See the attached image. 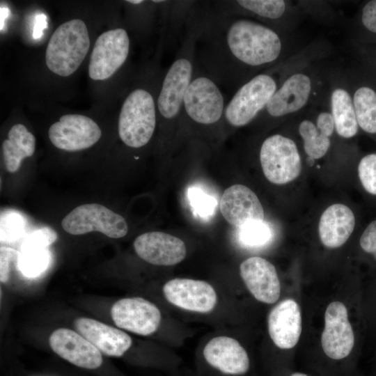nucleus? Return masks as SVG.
<instances>
[{
	"mask_svg": "<svg viewBox=\"0 0 376 376\" xmlns=\"http://www.w3.org/2000/svg\"><path fill=\"white\" fill-rule=\"evenodd\" d=\"M285 50L280 31L253 19L222 13L204 2L196 61L219 86L237 90L263 70L275 67Z\"/></svg>",
	"mask_w": 376,
	"mask_h": 376,
	"instance_id": "1",
	"label": "nucleus"
},
{
	"mask_svg": "<svg viewBox=\"0 0 376 376\" xmlns=\"http://www.w3.org/2000/svg\"><path fill=\"white\" fill-rule=\"evenodd\" d=\"M226 97L219 84L196 63L193 78L185 92L180 119L198 126L224 121Z\"/></svg>",
	"mask_w": 376,
	"mask_h": 376,
	"instance_id": "2",
	"label": "nucleus"
},
{
	"mask_svg": "<svg viewBox=\"0 0 376 376\" xmlns=\"http://www.w3.org/2000/svg\"><path fill=\"white\" fill-rule=\"evenodd\" d=\"M90 48V38L84 22L73 19L61 24L47 44L45 62L52 72L61 77L73 74Z\"/></svg>",
	"mask_w": 376,
	"mask_h": 376,
	"instance_id": "3",
	"label": "nucleus"
},
{
	"mask_svg": "<svg viewBox=\"0 0 376 376\" xmlns=\"http://www.w3.org/2000/svg\"><path fill=\"white\" fill-rule=\"evenodd\" d=\"M157 97L148 89L138 87L125 97L118 118V135L127 146L143 147L152 139L157 120Z\"/></svg>",
	"mask_w": 376,
	"mask_h": 376,
	"instance_id": "4",
	"label": "nucleus"
},
{
	"mask_svg": "<svg viewBox=\"0 0 376 376\" xmlns=\"http://www.w3.org/2000/svg\"><path fill=\"white\" fill-rule=\"evenodd\" d=\"M272 68L255 75L235 91L224 111L227 125L233 127L245 126L263 111L280 81Z\"/></svg>",
	"mask_w": 376,
	"mask_h": 376,
	"instance_id": "5",
	"label": "nucleus"
},
{
	"mask_svg": "<svg viewBox=\"0 0 376 376\" xmlns=\"http://www.w3.org/2000/svg\"><path fill=\"white\" fill-rule=\"evenodd\" d=\"M259 158L265 178L273 184L289 183L301 173L298 147L292 139L282 134H272L263 141Z\"/></svg>",
	"mask_w": 376,
	"mask_h": 376,
	"instance_id": "6",
	"label": "nucleus"
},
{
	"mask_svg": "<svg viewBox=\"0 0 376 376\" xmlns=\"http://www.w3.org/2000/svg\"><path fill=\"white\" fill-rule=\"evenodd\" d=\"M61 226L74 235L97 231L111 238H120L128 231L123 217L99 203L77 206L63 218Z\"/></svg>",
	"mask_w": 376,
	"mask_h": 376,
	"instance_id": "7",
	"label": "nucleus"
},
{
	"mask_svg": "<svg viewBox=\"0 0 376 376\" xmlns=\"http://www.w3.org/2000/svg\"><path fill=\"white\" fill-rule=\"evenodd\" d=\"M315 81L304 70L293 72L279 81V86L259 116L279 119L306 107L314 91Z\"/></svg>",
	"mask_w": 376,
	"mask_h": 376,
	"instance_id": "8",
	"label": "nucleus"
},
{
	"mask_svg": "<svg viewBox=\"0 0 376 376\" xmlns=\"http://www.w3.org/2000/svg\"><path fill=\"white\" fill-rule=\"evenodd\" d=\"M130 49V39L127 31L116 28L102 33L94 45L88 75L93 80H104L125 63Z\"/></svg>",
	"mask_w": 376,
	"mask_h": 376,
	"instance_id": "9",
	"label": "nucleus"
},
{
	"mask_svg": "<svg viewBox=\"0 0 376 376\" xmlns=\"http://www.w3.org/2000/svg\"><path fill=\"white\" fill-rule=\"evenodd\" d=\"M51 143L69 152L87 149L102 136L99 125L91 118L81 114H65L49 128Z\"/></svg>",
	"mask_w": 376,
	"mask_h": 376,
	"instance_id": "10",
	"label": "nucleus"
},
{
	"mask_svg": "<svg viewBox=\"0 0 376 376\" xmlns=\"http://www.w3.org/2000/svg\"><path fill=\"white\" fill-rule=\"evenodd\" d=\"M111 316L118 327L141 336L155 333L162 320L158 307L139 297L118 300L111 308Z\"/></svg>",
	"mask_w": 376,
	"mask_h": 376,
	"instance_id": "11",
	"label": "nucleus"
},
{
	"mask_svg": "<svg viewBox=\"0 0 376 376\" xmlns=\"http://www.w3.org/2000/svg\"><path fill=\"white\" fill-rule=\"evenodd\" d=\"M162 290L170 304L191 312L210 313L217 303L214 288L202 280L175 278L165 283Z\"/></svg>",
	"mask_w": 376,
	"mask_h": 376,
	"instance_id": "12",
	"label": "nucleus"
},
{
	"mask_svg": "<svg viewBox=\"0 0 376 376\" xmlns=\"http://www.w3.org/2000/svg\"><path fill=\"white\" fill-rule=\"evenodd\" d=\"M321 343L325 354L335 360L347 357L354 347V334L347 310L340 301H333L327 307Z\"/></svg>",
	"mask_w": 376,
	"mask_h": 376,
	"instance_id": "13",
	"label": "nucleus"
},
{
	"mask_svg": "<svg viewBox=\"0 0 376 376\" xmlns=\"http://www.w3.org/2000/svg\"><path fill=\"white\" fill-rule=\"evenodd\" d=\"M135 252L146 262L160 266H171L182 262L187 254L184 242L163 232H148L134 241Z\"/></svg>",
	"mask_w": 376,
	"mask_h": 376,
	"instance_id": "14",
	"label": "nucleus"
},
{
	"mask_svg": "<svg viewBox=\"0 0 376 376\" xmlns=\"http://www.w3.org/2000/svg\"><path fill=\"white\" fill-rule=\"evenodd\" d=\"M219 207L225 220L237 228L264 221L265 213L258 198L243 185H233L226 189Z\"/></svg>",
	"mask_w": 376,
	"mask_h": 376,
	"instance_id": "15",
	"label": "nucleus"
},
{
	"mask_svg": "<svg viewBox=\"0 0 376 376\" xmlns=\"http://www.w3.org/2000/svg\"><path fill=\"white\" fill-rule=\"evenodd\" d=\"M240 274L245 285L259 301L274 304L279 298L281 284L276 269L267 260L253 256L240 265Z\"/></svg>",
	"mask_w": 376,
	"mask_h": 376,
	"instance_id": "16",
	"label": "nucleus"
},
{
	"mask_svg": "<svg viewBox=\"0 0 376 376\" xmlns=\"http://www.w3.org/2000/svg\"><path fill=\"white\" fill-rule=\"evenodd\" d=\"M212 7L226 15L253 19L280 31L290 11V4L284 0L216 1Z\"/></svg>",
	"mask_w": 376,
	"mask_h": 376,
	"instance_id": "17",
	"label": "nucleus"
},
{
	"mask_svg": "<svg viewBox=\"0 0 376 376\" xmlns=\"http://www.w3.org/2000/svg\"><path fill=\"white\" fill-rule=\"evenodd\" d=\"M52 350L70 363L86 369L102 363L101 352L81 334L67 328L55 330L49 338Z\"/></svg>",
	"mask_w": 376,
	"mask_h": 376,
	"instance_id": "18",
	"label": "nucleus"
},
{
	"mask_svg": "<svg viewBox=\"0 0 376 376\" xmlns=\"http://www.w3.org/2000/svg\"><path fill=\"white\" fill-rule=\"evenodd\" d=\"M203 354L212 368L227 375H242L249 369L248 354L235 338L219 336L210 340L204 347Z\"/></svg>",
	"mask_w": 376,
	"mask_h": 376,
	"instance_id": "19",
	"label": "nucleus"
},
{
	"mask_svg": "<svg viewBox=\"0 0 376 376\" xmlns=\"http://www.w3.org/2000/svg\"><path fill=\"white\" fill-rule=\"evenodd\" d=\"M269 336L281 349H291L299 341L301 332V317L298 304L292 299L279 302L267 318Z\"/></svg>",
	"mask_w": 376,
	"mask_h": 376,
	"instance_id": "20",
	"label": "nucleus"
},
{
	"mask_svg": "<svg viewBox=\"0 0 376 376\" xmlns=\"http://www.w3.org/2000/svg\"><path fill=\"white\" fill-rule=\"evenodd\" d=\"M75 326L79 334L109 357L123 356L132 343L131 337L125 332L94 319L78 318Z\"/></svg>",
	"mask_w": 376,
	"mask_h": 376,
	"instance_id": "21",
	"label": "nucleus"
},
{
	"mask_svg": "<svg viewBox=\"0 0 376 376\" xmlns=\"http://www.w3.org/2000/svg\"><path fill=\"white\" fill-rule=\"evenodd\" d=\"M355 226V217L347 205L336 203L322 214L318 233L321 242L328 248H338L350 237Z\"/></svg>",
	"mask_w": 376,
	"mask_h": 376,
	"instance_id": "22",
	"label": "nucleus"
},
{
	"mask_svg": "<svg viewBox=\"0 0 376 376\" xmlns=\"http://www.w3.org/2000/svg\"><path fill=\"white\" fill-rule=\"evenodd\" d=\"M329 109L335 132L344 139L357 135L359 125L356 117L352 93L343 84L332 87L329 97Z\"/></svg>",
	"mask_w": 376,
	"mask_h": 376,
	"instance_id": "23",
	"label": "nucleus"
},
{
	"mask_svg": "<svg viewBox=\"0 0 376 376\" xmlns=\"http://www.w3.org/2000/svg\"><path fill=\"white\" fill-rule=\"evenodd\" d=\"M36 149V138L22 124H15L2 144L3 161L9 173L18 171L22 161L31 157Z\"/></svg>",
	"mask_w": 376,
	"mask_h": 376,
	"instance_id": "24",
	"label": "nucleus"
},
{
	"mask_svg": "<svg viewBox=\"0 0 376 376\" xmlns=\"http://www.w3.org/2000/svg\"><path fill=\"white\" fill-rule=\"evenodd\" d=\"M359 127L368 134H376V90L366 84L352 93Z\"/></svg>",
	"mask_w": 376,
	"mask_h": 376,
	"instance_id": "25",
	"label": "nucleus"
},
{
	"mask_svg": "<svg viewBox=\"0 0 376 376\" xmlns=\"http://www.w3.org/2000/svg\"><path fill=\"white\" fill-rule=\"evenodd\" d=\"M298 130L303 140V146L306 154L313 159L323 157L329 151L331 146L330 136L320 130L316 124L304 119L299 125Z\"/></svg>",
	"mask_w": 376,
	"mask_h": 376,
	"instance_id": "26",
	"label": "nucleus"
},
{
	"mask_svg": "<svg viewBox=\"0 0 376 376\" xmlns=\"http://www.w3.org/2000/svg\"><path fill=\"white\" fill-rule=\"evenodd\" d=\"M49 261L50 254L47 248L31 249L22 251L17 266L24 276L33 278L46 270Z\"/></svg>",
	"mask_w": 376,
	"mask_h": 376,
	"instance_id": "27",
	"label": "nucleus"
},
{
	"mask_svg": "<svg viewBox=\"0 0 376 376\" xmlns=\"http://www.w3.org/2000/svg\"><path fill=\"white\" fill-rule=\"evenodd\" d=\"M240 242L251 247H258L265 245L272 237L271 227L264 221L251 223L239 228Z\"/></svg>",
	"mask_w": 376,
	"mask_h": 376,
	"instance_id": "28",
	"label": "nucleus"
},
{
	"mask_svg": "<svg viewBox=\"0 0 376 376\" xmlns=\"http://www.w3.org/2000/svg\"><path fill=\"white\" fill-rule=\"evenodd\" d=\"M188 198L194 212L203 218L212 216L216 211V199L201 189L192 187L188 190Z\"/></svg>",
	"mask_w": 376,
	"mask_h": 376,
	"instance_id": "29",
	"label": "nucleus"
},
{
	"mask_svg": "<svg viewBox=\"0 0 376 376\" xmlns=\"http://www.w3.org/2000/svg\"><path fill=\"white\" fill-rule=\"evenodd\" d=\"M358 174L365 190L376 195V153L368 154L361 159Z\"/></svg>",
	"mask_w": 376,
	"mask_h": 376,
	"instance_id": "30",
	"label": "nucleus"
},
{
	"mask_svg": "<svg viewBox=\"0 0 376 376\" xmlns=\"http://www.w3.org/2000/svg\"><path fill=\"white\" fill-rule=\"evenodd\" d=\"M58 238L56 232L50 227L45 226L29 233L24 240L22 251L47 248Z\"/></svg>",
	"mask_w": 376,
	"mask_h": 376,
	"instance_id": "31",
	"label": "nucleus"
},
{
	"mask_svg": "<svg viewBox=\"0 0 376 376\" xmlns=\"http://www.w3.org/2000/svg\"><path fill=\"white\" fill-rule=\"evenodd\" d=\"M23 221L17 214L1 217V241H12L18 238L23 228Z\"/></svg>",
	"mask_w": 376,
	"mask_h": 376,
	"instance_id": "32",
	"label": "nucleus"
},
{
	"mask_svg": "<svg viewBox=\"0 0 376 376\" xmlns=\"http://www.w3.org/2000/svg\"><path fill=\"white\" fill-rule=\"evenodd\" d=\"M360 19L366 31L376 34V0L368 1L363 5Z\"/></svg>",
	"mask_w": 376,
	"mask_h": 376,
	"instance_id": "33",
	"label": "nucleus"
},
{
	"mask_svg": "<svg viewBox=\"0 0 376 376\" xmlns=\"http://www.w3.org/2000/svg\"><path fill=\"white\" fill-rule=\"evenodd\" d=\"M20 253L5 246L0 249V281L6 283L8 280L10 264L12 260H18Z\"/></svg>",
	"mask_w": 376,
	"mask_h": 376,
	"instance_id": "34",
	"label": "nucleus"
},
{
	"mask_svg": "<svg viewBox=\"0 0 376 376\" xmlns=\"http://www.w3.org/2000/svg\"><path fill=\"white\" fill-rule=\"evenodd\" d=\"M360 246L366 253L372 254L376 260V220L370 222L362 233Z\"/></svg>",
	"mask_w": 376,
	"mask_h": 376,
	"instance_id": "35",
	"label": "nucleus"
},
{
	"mask_svg": "<svg viewBox=\"0 0 376 376\" xmlns=\"http://www.w3.org/2000/svg\"><path fill=\"white\" fill-rule=\"evenodd\" d=\"M315 124L320 130L330 137L335 132L334 121L330 110L320 112L317 116Z\"/></svg>",
	"mask_w": 376,
	"mask_h": 376,
	"instance_id": "36",
	"label": "nucleus"
},
{
	"mask_svg": "<svg viewBox=\"0 0 376 376\" xmlns=\"http://www.w3.org/2000/svg\"><path fill=\"white\" fill-rule=\"evenodd\" d=\"M290 376H307V375L301 373H295L292 374Z\"/></svg>",
	"mask_w": 376,
	"mask_h": 376,
	"instance_id": "37",
	"label": "nucleus"
}]
</instances>
